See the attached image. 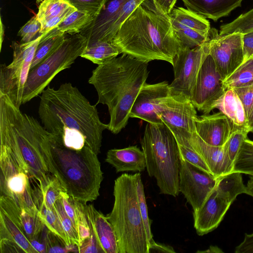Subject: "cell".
Wrapping results in <instances>:
<instances>
[{
	"label": "cell",
	"instance_id": "obj_1",
	"mask_svg": "<svg viewBox=\"0 0 253 253\" xmlns=\"http://www.w3.org/2000/svg\"><path fill=\"white\" fill-rule=\"evenodd\" d=\"M121 53L148 63H170L181 48L169 15L154 0H144L123 23L112 40Z\"/></svg>",
	"mask_w": 253,
	"mask_h": 253
},
{
	"label": "cell",
	"instance_id": "obj_2",
	"mask_svg": "<svg viewBox=\"0 0 253 253\" xmlns=\"http://www.w3.org/2000/svg\"><path fill=\"white\" fill-rule=\"evenodd\" d=\"M147 62L123 54L92 71L88 83L96 90V104L107 105L110 115L108 129L119 133L127 124L131 109L149 71Z\"/></svg>",
	"mask_w": 253,
	"mask_h": 253
},
{
	"label": "cell",
	"instance_id": "obj_3",
	"mask_svg": "<svg viewBox=\"0 0 253 253\" xmlns=\"http://www.w3.org/2000/svg\"><path fill=\"white\" fill-rule=\"evenodd\" d=\"M38 113L42 126L59 135L63 128L80 131L87 145L96 155L100 152L102 134L108 124L100 119L96 105H92L70 83L57 89L48 85L40 96Z\"/></svg>",
	"mask_w": 253,
	"mask_h": 253
},
{
	"label": "cell",
	"instance_id": "obj_4",
	"mask_svg": "<svg viewBox=\"0 0 253 253\" xmlns=\"http://www.w3.org/2000/svg\"><path fill=\"white\" fill-rule=\"evenodd\" d=\"M0 108L8 118L0 122V145L28 172L31 182L44 191L53 176L44 152L47 131L36 119L23 113L5 94H0Z\"/></svg>",
	"mask_w": 253,
	"mask_h": 253
},
{
	"label": "cell",
	"instance_id": "obj_5",
	"mask_svg": "<svg viewBox=\"0 0 253 253\" xmlns=\"http://www.w3.org/2000/svg\"><path fill=\"white\" fill-rule=\"evenodd\" d=\"M47 134L44 152L51 173L71 197L84 203L95 200L103 179L97 155L86 145L70 149L58 136Z\"/></svg>",
	"mask_w": 253,
	"mask_h": 253
},
{
	"label": "cell",
	"instance_id": "obj_6",
	"mask_svg": "<svg viewBox=\"0 0 253 253\" xmlns=\"http://www.w3.org/2000/svg\"><path fill=\"white\" fill-rule=\"evenodd\" d=\"M114 203L106 216L117 238L119 253H149V243L140 211L136 174L123 173L115 180Z\"/></svg>",
	"mask_w": 253,
	"mask_h": 253
},
{
	"label": "cell",
	"instance_id": "obj_7",
	"mask_svg": "<svg viewBox=\"0 0 253 253\" xmlns=\"http://www.w3.org/2000/svg\"><path fill=\"white\" fill-rule=\"evenodd\" d=\"M140 143L147 172L156 179L160 193L178 195L180 159L178 143L171 131L163 123H148Z\"/></svg>",
	"mask_w": 253,
	"mask_h": 253
},
{
	"label": "cell",
	"instance_id": "obj_8",
	"mask_svg": "<svg viewBox=\"0 0 253 253\" xmlns=\"http://www.w3.org/2000/svg\"><path fill=\"white\" fill-rule=\"evenodd\" d=\"M86 44V39L80 33L66 36L58 49L31 69L24 88L22 104L41 94L57 74L70 68Z\"/></svg>",
	"mask_w": 253,
	"mask_h": 253
},
{
	"label": "cell",
	"instance_id": "obj_9",
	"mask_svg": "<svg viewBox=\"0 0 253 253\" xmlns=\"http://www.w3.org/2000/svg\"><path fill=\"white\" fill-rule=\"evenodd\" d=\"M242 194H246L242 173L232 172L219 177L203 205L193 211L197 234L203 236L215 230L237 197Z\"/></svg>",
	"mask_w": 253,
	"mask_h": 253
},
{
	"label": "cell",
	"instance_id": "obj_10",
	"mask_svg": "<svg viewBox=\"0 0 253 253\" xmlns=\"http://www.w3.org/2000/svg\"><path fill=\"white\" fill-rule=\"evenodd\" d=\"M209 34L203 44L193 48H179L172 64L174 78L169 85L171 95H182L190 99L200 68L209 53Z\"/></svg>",
	"mask_w": 253,
	"mask_h": 253
},
{
	"label": "cell",
	"instance_id": "obj_11",
	"mask_svg": "<svg viewBox=\"0 0 253 253\" xmlns=\"http://www.w3.org/2000/svg\"><path fill=\"white\" fill-rule=\"evenodd\" d=\"M158 116L180 145L188 143L196 131V109L190 99L186 97L169 96L161 103Z\"/></svg>",
	"mask_w": 253,
	"mask_h": 253
},
{
	"label": "cell",
	"instance_id": "obj_12",
	"mask_svg": "<svg viewBox=\"0 0 253 253\" xmlns=\"http://www.w3.org/2000/svg\"><path fill=\"white\" fill-rule=\"evenodd\" d=\"M0 195L11 198L19 205L37 209L33 201L29 174L2 146L0 150Z\"/></svg>",
	"mask_w": 253,
	"mask_h": 253
},
{
	"label": "cell",
	"instance_id": "obj_13",
	"mask_svg": "<svg viewBox=\"0 0 253 253\" xmlns=\"http://www.w3.org/2000/svg\"><path fill=\"white\" fill-rule=\"evenodd\" d=\"M225 92L223 80L209 53L199 70L190 100L197 110L209 114Z\"/></svg>",
	"mask_w": 253,
	"mask_h": 253
},
{
	"label": "cell",
	"instance_id": "obj_14",
	"mask_svg": "<svg viewBox=\"0 0 253 253\" xmlns=\"http://www.w3.org/2000/svg\"><path fill=\"white\" fill-rule=\"evenodd\" d=\"M209 34V54L223 81L244 61L243 34L237 33L219 35L213 28H211Z\"/></svg>",
	"mask_w": 253,
	"mask_h": 253
},
{
	"label": "cell",
	"instance_id": "obj_15",
	"mask_svg": "<svg viewBox=\"0 0 253 253\" xmlns=\"http://www.w3.org/2000/svg\"><path fill=\"white\" fill-rule=\"evenodd\" d=\"M218 178L180 159L179 190L193 211L198 210L205 203L215 188Z\"/></svg>",
	"mask_w": 253,
	"mask_h": 253
},
{
	"label": "cell",
	"instance_id": "obj_16",
	"mask_svg": "<svg viewBox=\"0 0 253 253\" xmlns=\"http://www.w3.org/2000/svg\"><path fill=\"white\" fill-rule=\"evenodd\" d=\"M169 85L167 81L154 84L146 83L133 103L129 117L138 118L150 124H162L158 116V109L162 101L170 95Z\"/></svg>",
	"mask_w": 253,
	"mask_h": 253
},
{
	"label": "cell",
	"instance_id": "obj_17",
	"mask_svg": "<svg viewBox=\"0 0 253 253\" xmlns=\"http://www.w3.org/2000/svg\"><path fill=\"white\" fill-rule=\"evenodd\" d=\"M34 56H13L12 62L0 65V94L6 95L17 107L22 104L24 88Z\"/></svg>",
	"mask_w": 253,
	"mask_h": 253
},
{
	"label": "cell",
	"instance_id": "obj_18",
	"mask_svg": "<svg viewBox=\"0 0 253 253\" xmlns=\"http://www.w3.org/2000/svg\"><path fill=\"white\" fill-rule=\"evenodd\" d=\"M196 133L207 143L223 146L232 131L229 119L221 112L203 114L195 119Z\"/></svg>",
	"mask_w": 253,
	"mask_h": 253
},
{
	"label": "cell",
	"instance_id": "obj_19",
	"mask_svg": "<svg viewBox=\"0 0 253 253\" xmlns=\"http://www.w3.org/2000/svg\"><path fill=\"white\" fill-rule=\"evenodd\" d=\"M0 210L7 213L22 228L29 241L42 233L45 226L40 217L37 209L19 205L8 196L0 195Z\"/></svg>",
	"mask_w": 253,
	"mask_h": 253
},
{
	"label": "cell",
	"instance_id": "obj_20",
	"mask_svg": "<svg viewBox=\"0 0 253 253\" xmlns=\"http://www.w3.org/2000/svg\"><path fill=\"white\" fill-rule=\"evenodd\" d=\"M84 208L90 229L104 253H119L115 231L106 216L91 204L84 203Z\"/></svg>",
	"mask_w": 253,
	"mask_h": 253
},
{
	"label": "cell",
	"instance_id": "obj_21",
	"mask_svg": "<svg viewBox=\"0 0 253 253\" xmlns=\"http://www.w3.org/2000/svg\"><path fill=\"white\" fill-rule=\"evenodd\" d=\"M126 0H104L100 9L90 24L80 33L86 39L87 44L104 40L115 18Z\"/></svg>",
	"mask_w": 253,
	"mask_h": 253
},
{
	"label": "cell",
	"instance_id": "obj_22",
	"mask_svg": "<svg viewBox=\"0 0 253 253\" xmlns=\"http://www.w3.org/2000/svg\"><path fill=\"white\" fill-rule=\"evenodd\" d=\"M197 152L216 177L228 173L223 146H215L205 142L194 132L188 142L184 145Z\"/></svg>",
	"mask_w": 253,
	"mask_h": 253
},
{
	"label": "cell",
	"instance_id": "obj_23",
	"mask_svg": "<svg viewBox=\"0 0 253 253\" xmlns=\"http://www.w3.org/2000/svg\"><path fill=\"white\" fill-rule=\"evenodd\" d=\"M105 161L115 168L117 172H140L146 169L144 152L136 145L108 150Z\"/></svg>",
	"mask_w": 253,
	"mask_h": 253
},
{
	"label": "cell",
	"instance_id": "obj_24",
	"mask_svg": "<svg viewBox=\"0 0 253 253\" xmlns=\"http://www.w3.org/2000/svg\"><path fill=\"white\" fill-rule=\"evenodd\" d=\"M77 9L65 0H42L36 15L41 23L40 33L45 34Z\"/></svg>",
	"mask_w": 253,
	"mask_h": 253
},
{
	"label": "cell",
	"instance_id": "obj_25",
	"mask_svg": "<svg viewBox=\"0 0 253 253\" xmlns=\"http://www.w3.org/2000/svg\"><path fill=\"white\" fill-rule=\"evenodd\" d=\"M188 10L216 21L240 6L243 0H181Z\"/></svg>",
	"mask_w": 253,
	"mask_h": 253
},
{
	"label": "cell",
	"instance_id": "obj_26",
	"mask_svg": "<svg viewBox=\"0 0 253 253\" xmlns=\"http://www.w3.org/2000/svg\"><path fill=\"white\" fill-rule=\"evenodd\" d=\"M216 108L229 119L232 130L240 128H249L243 104L233 89L226 90L214 105Z\"/></svg>",
	"mask_w": 253,
	"mask_h": 253
},
{
	"label": "cell",
	"instance_id": "obj_27",
	"mask_svg": "<svg viewBox=\"0 0 253 253\" xmlns=\"http://www.w3.org/2000/svg\"><path fill=\"white\" fill-rule=\"evenodd\" d=\"M32 195L34 204L44 225L65 243L69 249L70 252L79 253L78 247L70 245L54 207H49L42 202L41 191L38 186L32 188Z\"/></svg>",
	"mask_w": 253,
	"mask_h": 253
},
{
	"label": "cell",
	"instance_id": "obj_28",
	"mask_svg": "<svg viewBox=\"0 0 253 253\" xmlns=\"http://www.w3.org/2000/svg\"><path fill=\"white\" fill-rule=\"evenodd\" d=\"M169 15L172 28L194 30L206 34L211 29L206 18L182 7L173 8Z\"/></svg>",
	"mask_w": 253,
	"mask_h": 253
},
{
	"label": "cell",
	"instance_id": "obj_29",
	"mask_svg": "<svg viewBox=\"0 0 253 253\" xmlns=\"http://www.w3.org/2000/svg\"><path fill=\"white\" fill-rule=\"evenodd\" d=\"M15 242L26 253H36L22 228L7 213L0 210V239Z\"/></svg>",
	"mask_w": 253,
	"mask_h": 253
},
{
	"label": "cell",
	"instance_id": "obj_30",
	"mask_svg": "<svg viewBox=\"0 0 253 253\" xmlns=\"http://www.w3.org/2000/svg\"><path fill=\"white\" fill-rule=\"evenodd\" d=\"M120 54L119 48L112 42L98 40L86 44L81 57L99 65L117 57Z\"/></svg>",
	"mask_w": 253,
	"mask_h": 253
},
{
	"label": "cell",
	"instance_id": "obj_31",
	"mask_svg": "<svg viewBox=\"0 0 253 253\" xmlns=\"http://www.w3.org/2000/svg\"><path fill=\"white\" fill-rule=\"evenodd\" d=\"M65 37V34L59 31L57 28L45 34H43L35 51L31 69L58 49L62 44Z\"/></svg>",
	"mask_w": 253,
	"mask_h": 253
},
{
	"label": "cell",
	"instance_id": "obj_32",
	"mask_svg": "<svg viewBox=\"0 0 253 253\" xmlns=\"http://www.w3.org/2000/svg\"><path fill=\"white\" fill-rule=\"evenodd\" d=\"M253 84V56L243 63L223 81L225 90Z\"/></svg>",
	"mask_w": 253,
	"mask_h": 253
},
{
	"label": "cell",
	"instance_id": "obj_33",
	"mask_svg": "<svg viewBox=\"0 0 253 253\" xmlns=\"http://www.w3.org/2000/svg\"><path fill=\"white\" fill-rule=\"evenodd\" d=\"M251 132L249 128H240L232 130L227 141L223 145L225 158L228 173L232 172L233 165L244 140Z\"/></svg>",
	"mask_w": 253,
	"mask_h": 253
},
{
	"label": "cell",
	"instance_id": "obj_34",
	"mask_svg": "<svg viewBox=\"0 0 253 253\" xmlns=\"http://www.w3.org/2000/svg\"><path fill=\"white\" fill-rule=\"evenodd\" d=\"M93 18L88 13L77 10L70 13L56 28L65 34L80 33L90 24Z\"/></svg>",
	"mask_w": 253,
	"mask_h": 253
},
{
	"label": "cell",
	"instance_id": "obj_35",
	"mask_svg": "<svg viewBox=\"0 0 253 253\" xmlns=\"http://www.w3.org/2000/svg\"><path fill=\"white\" fill-rule=\"evenodd\" d=\"M232 172L253 176V141L246 138L234 162Z\"/></svg>",
	"mask_w": 253,
	"mask_h": 253
},
{
	"label": "cell",
	"instance_id": "obj_36",
	"mask_svg": "<svg viewBox=\"0 0 253 253\" xmlns=\"http://www.w3.org/2000/svg\"><path fill=\"white\" fill-rule=\"evenodd\" d=\"M253 31V8L232 22L220 26L219 35L239 33L245 34Z\"/></svg>",
	"mask_w": 253,
	"mask_h": 253
},
{
	"label": "cell",
	"instance_id": "obj_37",
	"mask_svg": "<svg viewBox=\"0 0 253 253\" xmlns=\"http://www.w3.org/2000/svg\"><path fill=\"white\" fill-rule=\"evenodd\" d=\"M75 215V227L79 240V249L91 235V229L84 208V203L72 198Z\"/></svg>",
	"mask_w": 253,
	"mask_h": 253
},
{
	"label": "cell",
	"instance_id": "obj_38",
	"mask_svg": "<svg viewBox=\"0 0 253 253\" xmlns=\"http://www.w3.org/2000/svg\"><path fill=\"white\" fill-rule=\"evenodd\" d=\"M144 0H127L123 4L107 32L103 41L112 42L120 28L137 6Z\"/></svg>",
	"mask_w": 253,
	"mask_h": 253
},
{
	"label": "cell",
	"instance_id": "obj_39",
	"mask_svg": "<svg viewBox=\"0 0 253 253\" xmlns=\"http://www.w3.org/2000/svg\"><path fill=\"white\" fill-rule=\"evenodd\" d=\"M54 208L70 245L79 249V240L75 225L66 213L60 198L54 204Z\"/></svg>",
	"mask_w": 253,
	"mask_h": 253
},
{
	"label": "cell",
	"instance_id": "obj_40",
	"mask_svg": "<svg viewBox=\"0 0 253 253\" xmlns=\"http://www.w3.org/2000/svg\"><path fill=\"white\" fill-rule=\"evenodd\" d=\"M135 174L136 192L139 207L150 245V244L154 242L151 230L152 220L150 219L148 215L144 186L141 179V174L139 172H136Z\"/></svg>",
	"mask_w": 253,
	"mask_h": 253
},
{
	"label": "cell",
	"instance_id": "obj_41",
	"mask_svg": "<svg viewBox=\"0 0 253 253\" xmlns=\"http://www.w3.org/2000/svg\"><path fill=\"white\" fill-rule=\"evenodd\" d=\"M63 190H65L58 178L53 175L47 187L44 191H41L42 202L48 207L53 208Z\"/></svg>",
	"mask_w": 253,
	"mask_h": 253
},
{
	"label": "cell",
	"instance_id": "obj_42",
	"mask_svg": "<svg viewBox=\"0 0 253 253\" xmlns=\"http://www.w3.org/2000/svg\"><path fill=\"white\" fill-rule=\"evenodd\" d=\"M42 25L36 15L31 18L18 33V36L21 38V42H31L42 35L40 33Z\"/></svg>",
	"mask_w": 253,
	"mask_h": 253
},
{
	"label": "cell",
	"instance_id": "obj_43",
	"mask_svg": "<svg viewBox=\"0 0 253 253\" xmlns=\"http://www.w3.org/2000/svg\"><path fill=\"white\" fill-rule=\"evenodd\" d=\"M178 146L180 159L187 161L190 164L211 173L204 160L194 149L191 147L179 144H178Z\"/></svg>",
	"mask_w": 253,
	"mask_h": 253
},
{
	"label": "cell",
	"instance_id": "obj_44",
	"mask_svg": "<svg viewBox=\"0 0 253 253\" xmlns=\"http://www.w3.org/2000/svg\"><path fill=\"white\" fill-rule=\"evenodd\" d=\"M77 10L85 12L93 17L98 13L104 0H65Z\"/></svg>",
	"mask_w": 253,
	"mask_h": 253
},
{
	"label": "cell",
	"instance_id": "obj_45",
	"mask_svg": "<svg viewBox=\"0 0 253 253\" xmlns=\"http://www.w3.org/2000/svg\"><path fill=\"white\" fill-rule=\"evenodd\" d=\"M45 242L47 253H68L70 251L65 243L46 227Z\"/></svg>",
	"mask_w": 253,
	"mask_h": 253
},
{
	"label": "cell",
	"instance_id": "obj_46",
	"mask_svg": "<svg viewBox=\"0 0 253 253\" xmlns=\"http://www.w3.org/2000/svg\"><path fill=\"white\" fill-rule=\"evenodd\" d=\"M233 89L241 101L248 119L253 109V84Z\"/></svg>",
	"mask_w": 253,
	"mask_h": 253
},
{
	"label": "cell",
	"instance_id": "obj_47",
	"mask_svg": "<svg viewBox=\"0 0 253 253\" xmlns=\"http://www.w3.org/2000/svg\"><path fill=\"white\" fill-rule=\"evenodd\" d=\"M79 253H104V252L99 246L95 235L91 230L90 237L84 240L79 247Z\"/></svg>",
	"mask_w": 253,
	"mask_h": 253
},
{
	"label": "cell",
	"instance_id": "obj_48",
	"mask_svg": "<svg viewBox=\"0 0 253 253\" xmlns=\"http://www.w3.org/2000/svg\"><path fill=\"white\" fill-rule=\"evenodd\" d=\"M60 199L66 213L75 226V209L72 197L63 190L61 192Z\"/></svg>",
	"mask_w": 253,
	"mask_h": 253
},
{
	"label": "cell",
	"instance_id": "obj_49",
	"mask_svg": "<svg viewBox=\"0 0 253 253\" xmlns=\"http://www.w3.org/2000/svg\"><path fill=\"white\" fill-rule=\"evenodd\" d=\"M243 49L244 62L253 56V31L243 34Z\"/></svg>",
	"mask_w": 253,
	"mask_h": 253
},
{
	"label": "cell",
	"instance_id": "obj_50",
	"mask_svg": "<svg viewBox=\"0 0 253 253\" xmlns=\"http://www.w3.org/2000/svg\"><path fill=\"white\" fill-rule=\"evenodd\" d=\"M235 253H253V232L245 233L243 241L235 249Z\"/></svg>",
	"mask_w": 253,
	"mask_h": 253
},
{
	"label": "cell",
	"instance_id": "obj_51",
	"mask_svg": "<svg viewBox=\"0 0 253 253\" xmlns=\"http://www.w3.org/2000/svg\"><path fill=\"white\" fill-rule=\"evenodd\" d=\"M0 253H24L15 242L7 239H0Z\"/></svg>",
	"mask_w": 253,
	"mask_h": 253
},
{
	"label": "cell",
	"instance_id": "obj_52",
	"mask_svg": "<svg viewBox=\"0 0 253 253\" xmlns=\"http://www.w3.org/2000/svg\"><path fill=\"white\" fill-rule=\"evenodd\" d=\"M174 253L175 251L172 247L162 244H159L155 241L149 245V253Z\"/></svg>",
	"mask_w": 253,
	"mask_h": 253
},
{
	"label": "cell",
	"instance_id": "obj_53",
	"mask_svg": "<svg viewBox=\"0 0 253 253\" xmlns=\"http://www.w3.org/2000/svg\"><path fill=\"white\" fill-rule=\"evenodd\" d=\"M160 8L166 14H169L177 0H154Z\"/></svg>",
	"mask_w": 253,
	"mask_h": 253
},
{
	"label": "cell",
	"instance_id": "obj_54",
	"mask_svg": "<svg viewBox=\"0 0 253 253\" xmlns=\"http://www.w3.org/2000/svg\"><path fill=\"white\" fill-rule=\"evenodd\" d=\"M246 194L253 197V176H251L246 185Z\"/></svg>",
	"mask_w": 253,
	"mask_h": 253
},
{
	"label": "cell",
	"instance_id": "obj_55",
	"mask_svg": "<svg viewBox=\"0 0 253 253\" xmlns=\"http://www.w3.org/2000/svg\"><path fill=\"white\" fill-rule=\"evenodd\" d=\"M4 26L2 24L1 19L0 20V50L1 48V45L3 41V35H4Z\"/></svg>",
	"mask_w": 253,
	"mask_h": 253
},
{
	"label": "cell",
	"instance_id": "obj_56",
	"mask_svg": "<svg viewBox=\"0 0 253 253\" xmlns=\"http://www.w3.org/2000/svg\"><path fill=\"white\" fill-rule=\"evenodd\" d=\"M251 132L253 133V128H252L251 130Z\"/></svg>",
	"mask_w": 253,
	"mask_h": 253
}]
</instances>
